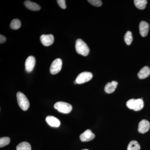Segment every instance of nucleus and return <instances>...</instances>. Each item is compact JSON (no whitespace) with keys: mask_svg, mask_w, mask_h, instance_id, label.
<instances>
[{"mask_svg":"<svg viewBox=\"0 0 150 150\" xmlns=\"http://www.w3.org/2000/svg\"><path fill=\"white\" fill-rule=\"evenodd\" d=\"M40 40L43 46H51L54 43V35L52 34H43L40 36Z\"/></svg>","mask_w":150,"mask_h":150,"instance_id":"obj_6","label":"nucleus"},{"mask_svg":"<svg viewBox=\"0 0 150 150\" xmlns=\"http://www.w3.org/2000/svg\"><path fill=\"white\" fill-rule=\"evenodd\" d=\"M6 38L4 36V35L1 34L0 35V43L2 44V43H5L6 41Z\"/></svg>","mask_w":150,"mask_h":150,"instance_id":"obj_25","label":"nucleus"},{"mask_svg":"<svg viewBox=\"0 0 150 150\" xmlns=\"http://www.w3.org/2000/svg\"><path fill=\"white\" fill-rule=\"evenodd\" d=\"M54 107L59 112L66 114L70 113L72 110V106L71 104L62 101L56 102Z\"/></svg>","mask_w":150,"mask_h":150,"instance_id":"obj_3","label":"nucleus"},{"mask_svg":"<svg viewBox=\"0 0 150 150\" xmlns=\"http://www.w3.org/2000/svg\"><path fill=\"white\" fill-rule=\"evenodd\" d=\"M57 1L58 4L59 5V6L61 8L64 9L66 8L67 6H66V1H65V0H58Z\"/></svg>","mask_w":150,"mask_h":150,"instance_id":"obj_24","label":"nucleus"},{"mask_svg":"<svg viewBox=\"0 0 150 150\" xmlns=\"http://www.w3.org/2000/svg\"><path fill=\"white\" fill-rule=\"evenodd\" d=\"M10 142V139L9 137H2L0 139V147L1 148L8 145Z\"/></svg>","mask_w":150,"mask_h":150,"instance_id":"obj_21","label":"nucleus"},{"mask_svg":"<svg viewBox=\"0 0 150 150\" xmlns=\"http://www.w3.org/2000/svg\"><path fill=\"white\" fill-rule=\"evenodd\" d=\"M149 29V25L147 22L142 21L139 24L140 33L142 37H146L148 35Z\"/></svg>","mask_w":150,"mask_h":150,"instance_id":"obj_10","label":"nucleus"},{"mask_svg":"<svg viewBox=\"0 0 150 150\" xmlns=\"http://www.w3.org/2000/svg\"><path fill=\"white\" fill-rule=\"evenodd\" d=\"M141 147L137 141H132L128 145L127 150H140Z\"/></svg>","mask_w":150,"mask_h":150,"instance_id":"obj_18","label":"nucleus"},{"mask_svg":"<svg viewBox=\"0 0 150 150\" xmlns=\"http://www.w3.org/2000/svg\"><path fill=\"white\" fill-rule=\"evenodd\" d=\"M75 48L77 53L82 56H87L89 53V48L82 39H78L76 40Z\"/></svg>","mask_w":150,"mask_h":150,"instance_id":"obj_1","label":"nucleus"},{"mask_svg":"<svg viewBox=\"0 0 150 150\" xmlns=\"http://www.w3.org/2000/svg\"><path fill=\"white\" fill-rule=\"evenodd\" d=\"M18 103L20 107L23 110H26L29 107V102L26 96L21 92H18L17 93Z\"/></svg>","mask_w":150,"mask_h":150,"instance_id":"obj_2","label":"nucleus"},{"mask_svg":"<svg viewBox=\"0 0 150 150\" xmlns=\"http://www.w3.org/2000/svg\"><path fill=\"white\" fill-rule=\"evenodd\" d=\"M144 103L142 98H138L135 100L134 109V111H138L142 110L144 108Z\"/></svg>","mask_w":150,"mask_h":150,"instance_id":"obj_15","label":"nucleus"},{"mask_svg":"<svg viewBox=\"0 0 150 150\" xmlns=\"http://www.w3.org/2000/svg\"><path fill=\"white\" fill-rule=\"evenodd\" d=\"M95 137V135L89 129H87L82 133L80 136V139L82 142H87L93 140Z\"/></svg>","mask_w":150,"mask_h":150,"instance_id":"obj_7","label":"nucleus"},{"mask_svg":"<svg viewBox=\"0 0 150 150\" xmlns=\"http://www.w3.org/2000/svg\"><path fill=\"white\" fill-rule=\"evenodd\" d=\"M135 5L139 9L144 10L146 7L147 4L146 0H135L134 1Z\"/></svg>","mask_w":150,"mask_h":150,"instance_id":"obj_16","label":"nucleus"},{"mask_svg":"<svg viewBox=\"0 0 150 150\" xmlns=\"http://www.w3.org/2000/svg\"><path fill=\"white\" fill-rule=\"evenodd\" d=\"M62 60L60 59H56L52 62L50 67V71L52 74H58L62 70Z\"/></svg>","mask_w":150,"mask_h":150,"instance_id":"obj_5","label":"nucleus"},{"mask_svg":"<svg viewBox=\"0 0 150 150\" xmlns=\"http://www.w3.org/2000/svg\"><path fill=\"white\" fill-rule=\"evenodd\" d=\"M21 26V23L19 20L14 19L11 22L10 27L12 29L17 30Z\"/></svg>","mask_w":150,"mask_h":150,"instance_id":"obj_19","label":"nucleus"},{"mask_svg":"<svg viewBox=\"0 0 150 150\" xmlns=\"http://www.w3.org/2000/svg\"><path fill=\"white\" fill-rule=\"evenodd\" d=\"M135 100L136 99L132 98L129 100L127 102H126V106L128 108L130 109H134V104H135Z\"/></svg>","mask_w":150,"mask_h":150,"instance_id":"obj_23","label":"nucleus"},{"mask_svg":"<svg viewBox=\"0 0 150 150\" xmlns=\"http://www.w3.org/2000/svg\"><path fill=\"white\" fill-rule=\"evenodd\" d=\"M46 120L47 123L52 127H58L61 124V122L58 118L51 115L47 116Z\"/></svg>","mask_w":150,"mask_h":150,"instance_id":"obj_11","label":"nucleus"},{"mask_svg":"<svg viewBox=\"0 0 150 150\" xmlns=\"http://www.w3.org/2000/svg\"><path fill=\"white\" fill-rule=\"evenodd\" d=\"M150 75V69L147 66L143 67L138 74L139 78L141 79H144L148 78Z\"/></svg>","mask_w":150,"mask_h":150,"instance_id":"obj_13","label":"nucleus"},{"mask_svg":"<svg viewBox=\"0 0 150 150\" xmlns=\"http://www.w3.org/2000/svg\"><path fill=\"white\" fill-rule=\"evenodd\" d=\"M89 150L86 149H83V150Z\"/></svg>","mask_w":150,"mask_h":150,"instance_id":"obj_26","label":"nucleus"},{"mask_svg":"<svg viewBox=\"0 0 150 150\" xmlns=\"http://www.w3.org/2000/svg\"><path fill=\"white\" fill-rule=\"evenodd\" d=\"M124 40L127 45H131L133 41V36L132 33L130 31H128L124 35Z\"/></svg>","mask_w":150,"mask_h":150,"instance_id":"obj_20","label":"nucleus"},{"mask_svg":"<svg viewBox=\"0 0 150 150\" xmlns=\"http://www.w3.org/2000/svg\"><path fill=\"white\" fill-rule=\"evenodd\" d=\"M35 64V59L33 56H29L28 57L25 62V71L29 73L32 71L34 69Z\"/></svg>","mask_w":150,"mask_h":150,"instance_id":"obj_8","label":"nucleus"},{"mask_svg":"<svg viewBox=\"0 0 150 150\" xmlns=\"http://www.w3.org/2000/svg\"><path fill=\"white\" fill-rule=\"evenodd\" d=\"M93 74L89 72H83L78 75L76 79L77 84H82L87 82L92 79Z\"/></svg>","mask_w":150,"mask_h":150,"instance_id":"obj_4","label":"nucleus"},{"mask_svg":"<svg viewBox=\"0 0 150 150\" xmlns=\"http://www.w3.org/2000/svg\"><path fill=\"white\" fill-rule=\"evenodd\" d=\"M25 6L30 10L33 11H38L40 9V6L38 5L36 3L30 1H26L24 2Z\"/></svg>","mask_w":150,"mask_h":150,"instance_id":"obj_14","label":"nucleus"},{"mask_svg":"<svg viewBox=\"0 0 150 150\" xmlns=\"http://www.w3.org/2000/svg\"><path fill=\"white\" fill-rule=\"evenodd\" d=\"M118 84V82L115 81H112L111 82L108 83L105 86V91L107 93H112L115 91Z\"/></svg>","mask_w":150,"mask_h":150,"instance_id":"obj_12","label":"nucleus"},{"mask_svg":"<svg viewBox=\"0 0 150 150\" xmlns=\"http://www.w3.org/2000/svg\"><path fill=\"white\" fill-rule=\"evenodd\" d=\"M150 128V122L147 120L144 119L140 121L139 123L138 131L141 134H145L149 131Z\"/></svg>","mask_w":150,"mask_h":150,"instance_id":"obj_9","label":"nucleus"},{"mask_svg":"<svg viewBox=\"0 0 150 150\" xmlns=\"http://www.w3.org/2000/svg\"><path fill=\"white\" fill-rule=\"evenodd\" d=\"M88 1L95 6L100 7L102 4V1L100 0H88Z\"/></svg>","mask_w":150,"mask_h":150,"instance_id":"obj_22","label":"nucleus"},{"mask_svg":"<svg viewBox=\"0 0 150 150\" xmlns=\"http://www.w3.org/2000/svg\"><path fill=\"white\" fill-rule=\"evenodd\" d=\"M17 150H31V147L29 143L27 142H23L20 143L16 147Z\"/></svg>","mask_w":150,"mask_h":150,"instance_id":"obj_17","label":"nucleus"}]
</instances>
